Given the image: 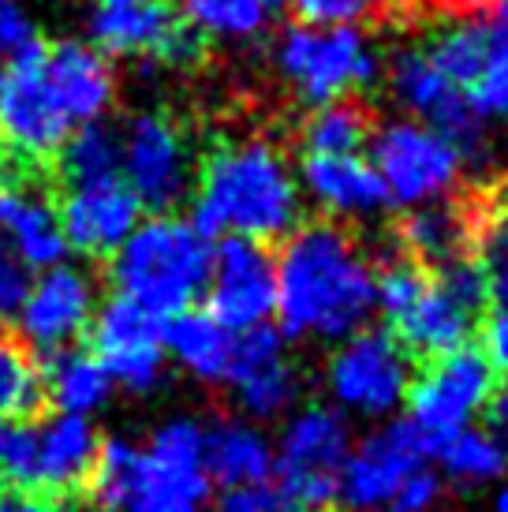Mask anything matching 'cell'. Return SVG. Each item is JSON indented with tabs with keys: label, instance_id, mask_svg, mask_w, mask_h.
Wrapping results in <instances>:
<instances>
[{
	"label": "cell",
	"instance_id": "2",
	"mask_svg": "<svg viewBox=\"0 0 508 512\" xmlns=\"http://www.w3.org/2000/svg\"><path fill=\"white\" fill-rule=\"evenodd\" d=\"M303 217V195L292 161L266 139L217 146L195 180L191 225L213 240H288Z\"/></svg>",
	"mask_w": 508,
	"mask_h": 512
},
{
	"label": "cell",
	"instance_id": "14",
	"mask_svg": "<svg viewBox=\"0 0 508 512\" xmlns=\"http://www.w3.org/2000/svg\"><path fill=\"white\" fill-rule=\"evenodd\" d=\"M206 314L228 333H251L277 314V258L266 243L221 240L206 281Z\"/></svg>",
	"mask_w": 508,
	"mask_h": 512
},
{
	"label": "cell",
	"instance_id": "33",
	"mask_svg": "<svg viewBox=\"0 0 508 512\" xmlns=\"http://www.w3.org/2000/svg\"><path fill=\"white\" fill-rule=\"evenodd\" d=\"M400 236H404L408 251L419 258V262L445 266L452 258H464L467 225L452 206L438 202V206H419V210H411L404 228H400Z\"/></svg>",
	"mask_w": 508,
	"mask_h": 512
},
{
	"label": "cell",
	"instance_id": "18",
	"mask_svg": "<svg viewBox=\"0 0 508 512\" xmlns=\"http://www.w3.org/2000/svg\"><path fill=\"white\" fill-rule=\"evenodd\" d=\"M225 385L247 423H273L296 408L299 374L284 352L281 329L262 326L251 333H236L232 363Z\"/></svg>",
	"mask_w": 508,
	"mask_h": 512
},
{
	"label": "cell",
	"instance_id": "47",
	"mask_svg": "<svg viewBox=\"0 0 508 512\" xmlns=\"http://www.w3.org/2000/svg\"><path fill=\"white\" fill-rule=\"evenodd\" d=\"M441 4H449V8H475V4H486V0H441Z\"/></svg>",
	"mask_w": 508,
	"mask_h": 512
},
{
	"label": "cell",
	"instance_id": "41",
	"mask_svg": "<svg viewBox=\"0 0 508 512\" xmlns=\"http://www.w3.org/2000/svg\"><path fill=\"white\" fill-rule=\"evenodd\" d=\"M482 359L490 363L494 374L508 378V311L494 307L490 318L482 322Z\"/></svg>",
	"mask_w": 508,
	"mask_h": 512
},
{
	"label": "cell",
	"instance_id": "34",
	"mask_svg": "<svg viewBox=\"0 0 508 512\" xmlns=\"http://www.w3.org/2000/svg\"><path fill=\"white\" fill-rule=\"evenodd\" d=\"M370 143V120L355 101L318 105L303 124V146L318 157H348Z\"/></svg>",
	"mask_w": 508,
	"mask_h": 512
},
{
	"label": "cell",
	"instance_id": "29",
	"mask_svg": "<svg viewBox=\"0 0 508 512\" xmlns=\"http://www.w3.org/2000/svg\"><path fill=\"white\" fill-rule=\"evenodd\" d=\"M441 475L460 486H490L508 471V445L486 427H467L434 445Z\"/></svg>",
	"mask_w": 508,
	"mask_h": 512
},
{
	"label": "cell",
	"instance_id": "7",
	"mask_svg": "<svg viewBox=\"0 0 508 512\" xmlns=\"http://www.w3.org/2000/svg\"><path fill=\"white\" fill-rule=\"evenodd\" d=\"M370 165L378 172L389 206L419 210L438 206L460 187L467 157L456 146L415 120H389L370 131Z\"/></svg>",
	"mask_w": 508,
	"mask_h": 512
},
{
	"label": "cell",
	"instance_id": "32",
	"mask_svg": "<svg viewBox=\"0 0 508 512\" xmlns=\"http://www.w3.org/2000/svg\"><path fill=\"white\" fill-rule=\"evenodd\" d=\"M426 53V60L438 68L452 86L471 90L475 79L482 72V53H486V30L482 19H452L445 27H438L426 45H419Z\"/></svg>",
	"mask_w": 508,
	"mask_h": 512
},
{
	"label": "cell",
	"instance_id": "44",
	"mask_svg": "<svg viewBox=\"0 0 508 512\" xmlns=\"http://www.w3.org/2000/svg\"><path fill=\"white\" fill-rule=\"evenodd\" d=\"M0 512H75L68 501H49V498H15L4 501Z\"/></svg>",
	"mask_w": 508,
	"mask_h": 512
},
{
	"label": "cell",
	"instance_id": "20",
	"mask_svg": "<svg viewBox=\"0 0 508 512\" xmlns=\"http://www.w3.org/2000/svg\"><path fill=\"white\" fill-rule=\"evenodd\" d=\"M57 217L71 251L90 258H113L127 236L139 228L142 206L124 187V180H109L94 187H68Z\"/></svg>",
	"mask_w": 508,
	"mask_h": 512
},
{
	"label": "cell",
	"instance_id": "4",
	"mask_svg": "<svg viewBox=\"0 0 508 512\" xmlns=\"http://www.w3.org/2000/svg\"><path fill=\"white\" fill-rule=\"evenodd\" d=\"M213 243L198 232L191 221L180 217H150L139 221V228L124 240V247L113 255L116 296L139 303L154 318L191 311L210 281Z\"/></svg>",
	"mask_w": 508,
	"mask_h": 512
},
{
	"label": "cell",
	"instance_id": "27",
	"mask_svg": "<svg viewBox=\"0 0 508 512\" xmlns=\"http://www.w3.org/2000/svg\"><path fill=\"white\" fill-rule=\"evenodd\" d=\"M45 400H53L60 415H75L86 419L90 412L105 408V400L113 397V382L90 352H53L42 370Z\"/></svg>",
	"mask_w": 508,
	"mask_h": 512
},
{
	"label": "cell",
	"instance_id": "35",
	"mask_svg": "<svg viewBox=\"0 0 508 512\" xmlns=\"http://www.w3.org/2000/svg\"><path fill=\"white\" fill-rule=\"evenodd\" d=\"M45 408L42 367L30 359L27 344L0 337V419H38Z\"/></svg>",
	"mask_w": 508,
	"mask_h": 512
},
{
	"label": "cell",
	"instance_id": "12",
	"mask_svg": "<svg viewBox=\"0 0 508 512\" xmlns=\"http://www.w3.org/2000/svg\"><path fill=\"white\" fill-rule=\"evenodd\" d=\"M42 57L45 45L34 38L0 68V139L27 161H53L71 135V124L45 86Z\"/></svg>",
	"mask_w": 508,
	"mask_h": 512
},
{
	"label": "cell",
	"instance_id": "10",
	"mask_svg": "<svg viewBox=\"0 0 508 512\" xmlns=\"http://www.w3.org/2000/svg\"><path fill=\"white\" fill-rule=\"evenodd\" d=\"M389 94L408 113V120L445 135L464 157H479L486 146V120L475 113V105L460 86H452L445 75L426 60L419 45H404L389 57L385 68Z\"/></svg>",
	"mask_w": 508,
	"mask_h": 512
},
{
	"label": "cell",
	"instance_id": "48",
	"mask_svg": "<svg viewBox=\"0 0 508 512\" xmlns=\"http://www.w3.org/2000/svg\"><path fill=\"white\" fill-rule=\"evenodd\" d=\"M101 4H109V8H120V4H150V0H101Z\"/></svg>",
	"mask_w": 508,
	"mask_h": 512
},
{
	"label": "cell",
	"instance_id": "39",
	"mask_svg": "<svg viewBox=\"0 0 508 512\" xmlns=\"http://www.w3.org/2000/svg\"><path fill=\"white\" fill-rule=\"evenodd\" d=\"M221 512H292V505H288V498L281 494V486L251 483V486L225 490Z\"/></svg>",
	"mask_w": 508,
	"mask_h": 512
},
{
	"label": "cell",
	"instance_id": "8",
	"mask_svg": "<svg viewBox=\"0 0 508 512\" xmlns=\"http://www.w3.org/2000/svg\"><path fill=\"white\" fill-rule=\"evenodd\" d=\"M411 359L393 333L359 329L325 363V389L344 419H389L408 400L411 389Z\"/></svg>",
	"mask_w": 508,
	"mask_h": 512
},
{
	"label": "cell",
	"instance_id": "24",
	"mask_svg": "<svg viewBox=\"0 0 508 512\" xmlns=\"http://www.w3.org/2000/svg\"><path fill=\"white\" fill-rule=\"evenodd\" d=\"M475 307H467L464 299H456L449 288L441 285L438 277H430L423 288V296L411 303L408 311L393 322L396 341L404 352L426 359H441L449 352L467 348L471 326H475Z\"/></svg>",
	"mask_w": 508,
	"mask_h": 512
},
{
	"label": "cell",
	"instance_id": "43",
	"mask_svg": "<svg viewBox=\"0 0 508 512\" xmlns=\"http://www.w3.org/2000/svg\"><path fill=\"white\" fill-rule=\"evenodd\" d=\"M482 415H486V430L508 445V385H501V389H494V393H490V400H486Z\"/></svg>",
	"mask_w": 508,
	"mask_h": 512
},
{
	"label": "cell",
	"instance_id": "49",
	"mask_svg": "<svg viewBox=\"0 0 508 512\" xmlns=\"http://www.w3.org/2000/svg\"><path fill=\"white\" fill-rule=\"evenodd\" d=\"M135 512H202V509H135Z\"/></svg>",
	"mask_w": 508,
	"mask_h": 512
},
{
	"label": "cell",
	"instance_id": "25",
	"mask_svg": "<svg viewBox=\"0 0 508 512\" xmlns=\"http://www.w3.org/2000/svg\"><path fill=\"white\" fill-rule=\"evenodd\" d=\"M206 479L225 490L251 483H269L273 475V441L262 427L247 419H221L206 430L202 441Z\"/></svg>",
	"mask_w": 508,
	"mask_h": 512
},
{
	"label": "cell",
	"instance_id": "6",
	"mask_svg": "<svg viewBox=\"0 0 508 512\" xmlns=\"http://www.w3.org/2000/svg\"><path fill=\"white\" fill-rule=\"evenodd\" d=\"M352 445V427L333 404H307L284 419L273 471L292 512H322L337 501V479Z\"/></svg>",
	"mask_w": 508,
	"mask_h": 512
},
{
	"label": "cell",
	"instance_id": "30",
	"mask_svg": "<svg viewBox=\"0 0 508 512\" xmlns=\"http://www.w3.org/2000/svg\"><path fill=\"white\" fill-rule=\"evenodd\" d=\"M482 30H486L482 72L467 90V98L482 120H508V0L490 4Z\"/></svg>",
	"mask_w": 508,
	"mask_h": 512
},
{
	"label": "cell",
	"instance_id": "19",
	"mask_svg": "<svg viewBox=\"0 0 508 512\" xmlns=\"http://www.w3.org/2000/svg\"><path fill=\"white\" fill-rule=\"evenodd\" d=\"M98 311V292L90 273L75 266H53L38 281H30V292L23 307L15 311L19 318V344H30L45 356L64 352Z\"/></svg>",
	"mask_w": 508,
	"mask_h": 512
},
{
	"label": "cell",
	"instance_id": "46",
	"mask_svg": "<svg viewBox=\"0 0 508 512\" xmlns=\"http://www.w3.org/2000/svg\"><path fill=\"white\" fill-rule=\"evenodd\" d=\"M494 512H508V483L497 486V494H494Z\"/></svg>",
	"mask_w": 508,
	"mask_h": 512
},
{
	"label": "cell",
	"instance_id": "22",
	"mask_svg": "<svg viewBox=\"0 0 508 512\" xmlns=\"http://www.w3.org/2000/svg\"><path fill=\"white\" fill-rule=\"evenodd\" d=\"M42 75L49 94L57 101L71 128L79 124H98L105 109L113 105L116 79L109 60L101 57L94 45L86 42H57L45 45Z\"/></svg>",
	"mask_w": 508,
	"mask_h": 512
},
{
	"label": "cell",
	"instance_id": "9",
	"mask_svg": "<svg viewBox=\"0 0 508 512\" xmlns=\"http://www.w3.org/2000/svg\"><path fill=\"white\" fill-rule=\"evenodd\" d=\"M120 180L157 217L191 195L195 161L184 131L161 113H142L120 135Z\"/></svg>",
	"mask_w": 508,
	"mask_h": 512
},
{
	"label": "cell",
	"instance_id": "42",
	"mask_svg": "<svg viewBox=\"0 0 508 512\" xmlns=\"http://www.w3.org/2000/svg\"><path fill=\"white\" fill-rule=\"evenodd\" d=\"M482 270H486V299L508 311V247H486Z\"/></svg>",
	"mask_w": 508,
	"mask_h": 512
},
{
	"label": "cell",
	"instance_id": "28",
	"mask_svg": "<svg viewBox=\"0 0 508 512\" xmlns=\"http://www.w3.org/2000/svg\"><path fill=\"white\" fill-rule=\"evenodd\" d=\"M288 0H187L184 19L198 38L251 42L284 12Z\"/></svg>",
	"mask_w": 508,
	"mask_h": 512
},
{
	"label": "cell",
	"instance_id": "5",
	"mask_svg": "<svg viewBox=\"0 0 508 512\" xmlns=\"http://www.w3.org/2000/svg\"><path fill=\"white\" fill-rule=\"evenodd\" d=\"M277 72L307 105L348 101L378 83L381 53L359 27H288L277 42Z\"/></svg>",
	"mask_w": 508,
	"mask_h": 512
},
{
	"label": "cell",
	"instance_id": "21",
	"mask_svg": "<svg viewBox=\"0 0 508 512\" xmlns=\"http://www.w3.org/2000/svg\"><path fill=\"white\" fill-rule=\"evenodd\" d=\"M299 195L337 221H370L389 210V195L367 157H318L307 154L296 172Z\"/></svg>",
	"mask_w": 508,
	"mask_h": 512
},
{
	"label": "cell",
	"instance_id": "31",
	"mask_svg": "<svg viewBox=\"0 0 508 512\" xmlns=\"http://www.w3.org/2000/svg\"><path fill=\"white\" fill-rule=\"evenodd\" d=\"M60 176L68 187H94L120 180V135L109 124H83L60 150Z\"/></svg>",
	"mask_w": 508,
	"mask_h": 512
},
{
	"label": "cell",
	"instance_id": "45",
	"mask_svg": "<svg viewBox=\"0 0 508 512\" xmlns=\"http://www.w3.org/2000/svg\"><path fill=\"white\" fill-rule=\"evenodd\" d=\"M367 8H378V12H400L408 0H363Z\"/></svg>",
	"mask_w": 508,
	"mask_h": 512
},
{
	"label": "cell",
	"instance_id": "38",
	"mask_svg": "<svg viewBox=\"0 0 508 512\" xmlns=\"http://www.w3.org/2000/svg\"><path fill=\"white\" fill-rule=\"evenodd\" d=\"M27 292H30V270L19 262V255L8 247V240L0 236V314L8 318V314L19 311Z\"/></svg>",
	"mask_w": 508,
	"mask_h": 512
},
{
	"label": "cell",
	"instance_id": "11",
	"mask_svg": "<svg viewBox=\"0 0 508 512\" xmlns=\"http://www.w3.org/2000/svg\"><path fill=\"white\" fill-rule=\"evenodd\" d=\"M494 393V370L475 348H460L441 359H430V367L411 378L408 389V423L423 434L430 445L460 434L475 423V415L486 408Z\"/></svg>",
	"mask_w": 508,
	"mask_h": 512
},
{
	"label": "cell",
	"instance_id": "1",
	"mask_svg": "<svg viewBox=\"0 0 508 512\" xmlns=\"http://www.w3.org/2000/svg\"><path fill=\"white\" fill-rule=\"evenodd\" d=\"M374 314V270L359 243L333 221L303 225L277 255L281 337L348 341Z\"/></svg>",
	"mask_w": 508,
	"mask_h": 512
},
{
	"label": "cell",
	"instance_id": "36",
	"mask_svg": "<svg viewBox=\"0 0 508 512\" xmlns=\"http://www.w3.org/2000/svg\"><path fill=\"white\" fill-rule=\"evenodd\" d=\"M303 27H355L367 4L363 0H288Z\"/></svg>",
	"mask_w": 508,
	"mask_h": 512
},
{
	"label": "cell",
	"instance_id": "37",
	"mask_svg": "<svg viewBox=\"0 0 508 512\" xmlns=\"http://www.w3.org/2000/svg\"><path fill=\"white\" fill-rule=\"evenodd\" d=\"M441 501V475H434L430 468L411 471L404 486L396 490L389 512H434Z\"/></svg>",
	"mask_w": 508,
	"mask_h": 512
},
{
	"label": "cell",
	"instance_id": "23",
	"mask_svg": "<svg viewBox=\"0 0 508 512\" xmlns=\"http://www.w3.org/2000/svg\"><path fill=\"white\" fill-rule=\"evenodd\" d=\"M0 236L8 240L19 262L27 270H53L64 266L68 243L60 232L57 206L49 202L45 191L30 187L19 176L0 180Z\"/></svg>",
	"mask_w": 508,
	"mask_h": 512
},
{
	"label": "cell",
	"instance_id": "26",
	"mask_svg": "<svg viewBox=\"0 0 508 512\" xmlns=\"http://www.w3.org/2000/svg\"><path fill=\"white\" fill-rule=\"evenodd\" d=\"M161 348L198 382H225L236 333H228L217 318L206 311H184L165 318L161 326Z\"/></svg>",
	"mask_w": 508,
	"mask_h": 512
},
{
	"label": "cell",
	"instance_id": "15",
	"mask_svg": "<svg viewBox=\"0 0 508 512\" xmlns=\"http://www.w3.org/2000/svg\"><path fill=\"white\" fill-rule=\"evenodd\" d=\"M90 38L101 57H142L150 68L195 64L202 49V38L187 27V19L169 0L120 4V8L101 4L90 19Z\"/></svg>",
	"mask_w": 508,
	"mask_h": 512
},
{
	"label": "cell",
	"instance_id": "16",
	"mask_svg": "<svg viewBox=\"0 0 508 512\" xmlns=\"http://www.w3.org/2000/svg\"><path fill=\"white\" fill-rule=\"evenodd\" d=\"M161 318L142 311L139 303L113 296L90 318V356L98 359L109 382L127 393H154L165 382V348Z\"/></svg>",
	"mask_w": 508,
	"mask_h": 512
},
{
	"label": "cell",
	"instance_id": "51",
	"mask_svg": "<svg viewBox=\"0 0 508 512\" xmlns=\"http://www.w3.org/2000/svg\"><path fill=\"white\" fill-rule=\"evenodd\" d=\"M381 512H389V509H381Z\"/></svg>",
	"mask_w": 508,
	"mask_h": 512
},
{
	"label": "cell",
	"instance_id": "17",
	"mask_svg": "<svg viewBox=\"0 0 508 512\" xmlns=\"http://www.w3.org/2000/svg\"><path fill=\"white\" fill-rule=\"evenodd\" d=\"M101 438L86 419L53 415L45 423H30V453L23 475V498L71 501L90 490L98 468Z\"/></svg>",
	"mask_w": 508,
	"mask_h": 512
},
{
	"label": "cell",
	"instance_id": "40",
	"mask_svg": "<svg viewBox=\"0 0 508 512\" xmlns=\"http://www.w3.org/2000/svg\"><path fill=\"white\" fill-rule=\"evenodd\" d=\"M34 42V23L19 0H0V57H15Z\"/></svg>",
	"mask_w": 508,
	"mask_h": 512
},
{
	"label": "cell",
	"instance_id": "3",
	"mask_svg": "<svg viewBox=\"0 0 508 512\" xmlns=\"http://www.w3.org/2000/svg\"><path fill=\"white\" fill-rule=\"evenodd\" d=\"M206 427L195 419H169L154 430L146 449L127 438L101 441L90 490L105 512L135 509H198L210 494L202 464Z\"/></svg>",
	"mask_w": 508,
	"mask_h": 512
},
{
	"label": "cell",
	"instance_id": "50",
	"mask_svg": "<svg viewBox=\"0 0 508 512\" xmlns=\"http://www.w3.org/2000/svg\"><path fill=\"white\" fill-rule=\"evenodd\" d=\"M0 505H4V486H0Z\"/></svg>",
	"mask_w": 508,
	"mask_h": 512
},
{
	"label": "cell",
	"instance_id": "13",
	"mask_svg": "<svg viewBox=\"0 0 508 512\" xmlns=\"http://www.w3.org/2000/svg\"><path fill=\"white\" fill-rule=\"evenodd\" d=\"M430 456L434 445L408 419H389L385 427L370 430L359 445H352L337 479V501H344L352 512L389 509L404 479L426 468Z\"/></svg>",
	"mask_w": 508,
	"mask_h": 512
}]
</instances>
